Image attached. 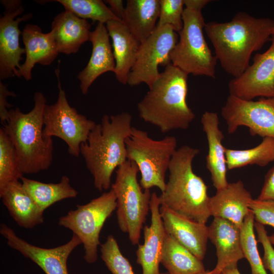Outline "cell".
Instances as JSON below:
<instances>
[{
	"label": "cell",
	"mask_w": 274,
	"mask_h": 274,
	"mask_svg": "<svg viewBox=\"0 0 274 274\" xmlns=\"http://www.w3.org/2000/svg\"><path fill=\"white\" fill-rule=\"evenodd\" d=\"M273 28L271 18L239 12L229 21L206 23L204 30L222 68L236 78L250 65L252 53L270 40Z\"/></svg>",
	"instance_id": "1"
},
{
	"label": "cell",
	"mask_w": 274,
	"mask_h": 274,
	"mask_svg": "<svg viewBox=\"0 0 274 274\" xmlns=\"http://www.w3.org/2000/svg\"><path fill=\"white\" fill-rule=\"evenodd\" d=\"M131 121L128 112L104 115L81 145L80 154L99 191L111 187L113 172L127 160L125 141L131 133Z\"/></svg>",
	"instance_id": "2"
},
{
	"label": "cell",
	"mask_w": 274,
	"mask_h": 274,
	"mask_svg": "<svg viewBox=\"0 0 274 274\" xmlns=\"http://www.w3.org/2000/svg\"><path fill=\"white\" fill-rule=\"evenodd\" d=\"M188 75L172 63L138 103L140 117L163 133L187 129L195 117L186 100Z\"/></svg>",
	"instance_id": "3"
},
{
	"label": "cell",
	"mask_w": 274,
	"mask_h": 274,
	"mask_svg": "<svg viewBox=\"0 0 274 274\" xmlns=\"http://www.w3.org/2000/svg\"><path fill=\"white\" fill-rule=\"evenodd\" d=\"M199 150L183 145L171 159L168 180L158 196L160 205L197 222L206 224L211 216L208 187L192 169Z\"/></svg>",
	"instance_id": "4"
},
{
	"label": "cell",
	"mask_w": 274,
	"mask_h": 274,
	"mask_svg": "<svg viewBox=\"0 0 274 274\" xmlns=\"http://www.w3.org/2000/svg\"><path fill=\"white\" fill-rule=\"evenodd\" d=\"M34 106L28 113L19 108L9 110L3 125L16 151L23 174H35L48 169L53 160L52 138L43 135V113L47 99L41 92L33 95Z\"/></svg>",
	"instance_id": "5"
},
{
	"label": "cell",
	"mask_w": 274,
	"mask_h": 274,
	"mask_svg": "<svg viewBox=\"0 0 274 274\" xmlns=\"http://www.w3.org/2000/svg\"><path fill=\"white\" fill-rule=\"evenodd\" d=\"M210 0H184L182 29L170 53L171 63L194 76L215 78L217 59L206 41L202 9Z\"/></svg>",
	"instance_id": "6"
},
{
	"label": "cell",
	"mask_w": 274,
	"mask_h": 274,
	"mask_svg": "<svg viewBox=\"0 0 274 274\" xmlns=\"http://www.w3.org/2000/svg\"><path fill=\"white\" fill-rule=\"evenodd\" d=\"M139 172L135 163L127 160L116 170L112 184L116 197V214L121 230L128 235L131 244H139L141 233L150 210V189L142 190L137 179Z\"/></svg>",
	"instance_id": "7"
},
{
	"label": "cell",
	"mask_w": 274,
	"mask_h": 274,
	"mask_svg": "<svg viewBox=\"0 0 274 274\" xmlns=\"http://www.w3.org/2000/svg\"><path fill=\"white\" fill-rule=\"evenodd\" d=\"M125 144L127 160L133 161L141 173L142 188L146 190L156 187L162 192L166 184V173L177 149L176 138L166 136L154 140L147 131L132 127Z\"/></svg>",
	"instance_id": "8"
},
{
	"label": "cell",
	"mask_w": 274,
	"mask_h": 274,
	"mask_svg": "<svg viewBox=\"0 0 274 274\" xmlns=\"http://www.w3.org/2000/svg\"><path fill=\"white\" fill-rule=\"evenodd\" d=\"M116 197L112 189L86 204L77 205L58 220V225L67 228L82 242L84 258L89 264L97 259L99 235L106 221L116 209Z\"/></svg>",
	"instance_id": "9"
},
{
	"label": "cell",
	"mask_w": 274,
	"mask_h": 274,
	"mask_svg": "<svg viewBox=\"0 0 274 274\" xmlns=\"http://www.w3.org/2000/svg\"><path fill=\"white\" fill-rule=\"evenodd\" d=\"M59 71V67L55 71L58 81L57 99L53 104H46L44 108L43 135L45 139L60 138L67 145L69 154L78 157L81 145L87 142L96 123L70 106L61 87Z\"/></svg>",
	"instance_id": "10"
},
{
	"label": "cell",
	"mask_w": 274,
	"mask_h": 274,
	"mask_svg": "<svg viewBox=\"0 0 274 274\" xmlns=\"http://www.w3.org/2000/svg\"><path fill=\"white\" fill-rule=\"evenodd\" d=\"M178 35L170 26L156 27L141 44L127 84L131 86L145 83L150 88L159 78V65L171 63L170 53L178 41Z\"/></svg>",
	"instance_id": "11"
},
{
	"label": "cell",
	"mask_w": 274,
	"mask_h": 274,
	"mask_svg": "<svg viewBox=\"0 0 274 274\" xmlns=\"http://www.w3.org/2000/svg\"><path fill=\"white\" fill-rule=\"evenodd\" d=\"M221 114L229 134L244 126L249 128L252 136L274 139V97H262L255 101L229 94Z\"/></svg>",
	"instance_id": "12"
},
{
	"label": "cell",
	"mask_w": 274,
	"mask_h": 274,
	"mask_svg": "<svg viewBox=\"0 0 274 274\" xmlns=\"http://www.w3.org/2000/svg\"><path fill=\"white\" fill-rule=\"evenodd\" d=\"M1 3L5 8L0 18V80H3L16 76L20 67V61L25 51L19 44L22 31L19 25L30 19L32 14L18 17L24 11L20 0H2Z\"/></svg>",
	"instance_id": "13"
},
{
	"label": "cell",
	"mask_w": 274,
	"mask_h": 274,
	"mask_svg": "<svg viewBox=\"0 0 274 274\" xmlns=\"http://www.w3.org/2000/svg\"><path fill=\"white\" fill-rule=\"evenodd\" d=\"M270 41L268 49L256 54L244 73L229 82L230 95L245 100L274 97V33Z\"/></svg>",
	"instance_id": "14"
},
{
	"label": "cell",
	"mask_w": 274,
	"mask_h": 274,
	"mask_svg": "<svg viewBox=\"0 0 274 274\" xmlns=\"http://www.w3.org/2000/svg\"><path fill=\"white\" fill-rule=\"evenodd\" d=\"M0 233L10 248L33 261L45 274H69L68 258L74 250L82 244L80 238L73 234L70 240L63 245L52 248H42L20 238L5 223L1 225Z\"/></svg>",
	"instance_id": "15"
},
{
	"label": "cell",
	"mask_w": 274,
	"mask_h": 274,
	"mask_svg": "<svg viewBox=\"0 0 274 274\" xmlns=\"http://www.w3.org/2000/svg\"><path fill=\"white\" fill-rule=\"evenodd\" d=\"M160 215L165 231L200 260L207 251L208 226L160 205Z\"/></svg>",
	"instance_id": "16"
},
{
	"label": "cell",
	"mask_w": 274,
	"mask_h": 274,
	"mask_svg": "<svg viewBox=\"0 0 274 274\" xmlns=\"http://www.w3.org/2000/svg\"><path fill=\"white\" fill-rule=\"evenodd\" d=\"M209 239L216 248L217 262L211 274H220L225 269L237 267L244 258L241 239V228L232 222L214 218L208 226Z\"/></svg>",
	"instance_id": "17"
},
{
	"label": "cell",
	"mask_w": 274,
	"mask_h": 274,
	"mask_svg": "<svg viewBox=\"0 0 274 274\" xmlns=\"http://www.w3.org/2000/svg\"><path fill=\"white\" fill-rule=\"evenodd\" d=\"M160 207L158 196L152 193L150 203L151 224L144 227V241L136 251V262L142 266V274H161L159 267L166 232Z\"/></svg>",
	"instance_id": "18"
},
{
	"label": "cell",
	"mask_w": 274,
	"mask_h": 274,
	"mask_svg": "<svg viewBox=\"0 0 274 274\" xmlns=\"http://www.w3.org/2000/svg\"><path fill=\"white\" fill-rule=\"evenodd\" d=\"M21 36L26 57L23 63L17 70L16 76L29 81L32 79V70L37 63L49 65L59 53L51 32L43 33L37 25L27 24Z\"/></svg>",
	"instance_id": "19"
},
{
	"label": "cell",
	"mask_w": 274,
	"mask_h": 274,
	"mask_svg": "<svg viewBox=\"0 0 274 274\" xmlns=\"http://www.w3.org/2000/svg\"><path fill=\"white\" fill-rule=\"evenodd\" d=\"M110 38L106 24L97 22L91 32L89 40L92 45L91 56L85 67L77 77L83 94L88 93L90 87L98 77L106 72L115 71V60Z\"/></svg>",
	"instance_id": "20"
},
{
	"label": "cell",
	"mask_w": 274,
	"mask_h": 274,
	"mask_svg": "<svg viewBox=\"0 0 274 274\" xmlns=\"http://www.w3.org/2000/svg\"><path fill=\"white\" fill-rule=\"evenodd\" d=\"M252 199L242 181L228 183L210 198V215L227 220L241 228L251 211L249 204Z\"/></svg>",
	"instance_id": "21"
},
{
	"label": "cell",
	"mask_w": 274,
	"mask_h": 274,
	"mask_svg": "<svg viewBox=\"0 0 274 274\" xmlns=\"http://www.w3.org/2000/svg\"><path fill=\"white\" fill-rule=\"evenodd\" d=\"M200 121L208 144L206 167L210 173L213 186L218 190L229 183L226 178L225 148L222 143L224 136L219 128V118L216 112L206 111Z\"/></svg>",
	"instance_id": "22"
},
{
	"label": "cell",
	"mask_w": 274,
	"mask_h": 274,
	"mask_svg": "<svg viewBox=\"0 0 274 274\" xmlns=\"http://www.w3.org/2000/svg\"><path fill=\"white\" fill-rule=\"evenodd\" d=\"M0 197L10 215L22 228L31 229L44 222V212L24 188L21 181L9 183Z\"/></svg>",
	"instance_id": "23"
},
{
	"label": "cell",
	"mask_w": 274,
	"mask_h": 274,
	"mask_svg": "<svg viewBox=\"0 0 274 274\" xmlns=\"http://www.w3.org/2000/svg\"><path fill=\"white\" fill-rule=\"evenodd\" d=\"M91 25L87 20L64 10L57 14L51 24L50 32L59 53H77L81 46L89 41Z\"/></svg>",
	"instance_id": "24"
},
{
	"label": "cell",
	"mask_w": 274,
	"mask_h": 274,
	"mask_svg": "<svg viewBox=\"0 0 274 274\" xmlns=\"http://www.w3.org/2000/svg\"><path fill=\"white\" fill-rule=\"evenodd\" d=\"M106 25L112 41L116 64L114 72L115 77L120 83L126 84L141 43L132 35L123 22L112 20L108 22Z\"/></svg>",
	"instance_id": "25"
},
{
	"label": "cell",
	"mask_w": 274,
	"mask_h": 274,
	"mask_svg": "<svg viewBox=\"0 0 274 274\" xmlns=\"http://www.w3.org/2000/svg\"><path fill=\"white\" fill-rule=\"evenodd\" d=\"M159 12V0H128L122 22L141 44L156 28Z\"/></svg>",
	"instance_id": "26"
},
{
	"label": "cell",
	"mask_w": 274,
	"mask_h": 274,
	"mask_svg": "<svg viewBox=\"0 0 274 274\" xmlns=\"http://www.w3.org/2000/svg\"><path fill=\"white\" fill-rule=\"evenodd\" d=\"M160 263L169 274H200L206 272L202 261L166 233Z\"/></svg>",
	"instance_id": "27"
},
{
	"label": "cell",
	"mask_w": 274,
	"mask_h": 274,
	"mask_svg": "<svg viewBox=\"0 0 274 274\" xmlns=\"http://www.w3.org/2000/svg\"><path fill=\"white\" fill-rule=\"evenodd\" d=\"M20 181L26 191L43 211L57 202L76 198L78 194L66 176H62L57 183H45L24 177Z\"/></svg>",
	"instance_id": "28"
},
{
	"label": "cell",
	"mask_w": 274,
	"mask_h": 274,
	"mask_svg": "<svg viewBox=\"0 0 274 274\" xmlns=\"http://www.w3.org/2000/svg\"><path fill=\"white\" fill-rule=\"evenodd\" d=\"M227 169L231 170L249 165L265 166L274 161V139L266 137L257 146L236 150L225 148Z\"/></svg>",
	"instance_id": "29"
},
{
	"label": "cell",
	"mask_w": 274,
	"mask_h": 274,
	"mask_svg": "<svg viewBox=\"0 0 274 274\" xmlns=\"http://www.w3.org/2000/svg\"><path fill=\"white\" fill-rule=\"evenodd\" d=\"M65 10L78 17L106 24L112 20L122 21L101 0H56Z\"/></svg>",
	"instance_id": "30"
},
{
	"label": "cell",
	"mask_w": 274,
	"mask_h": 274,
	"mask_svg": "<svg viewBox=\"0 0 274 274\" xmlns=\"http://www.w3.org/2000/svg\"><path fill=\"white\" fill-rule=\"evenodd\" d=\"M23 177L12 142L3 127L0 128V190L9 183Z\"/></svg>",
	"instance_id": "31"
},
{
	"label": "cell",
	"mask_w": 274,
	"mask_h": 274,
	"mask_svg": "<svg viewBox=\"0 0 274 274\" xmlns=\"http://www.w3.org/2000/svg\"><path fill=\"white\" fill-rule=\"evenodd\" d=\"M254 216L251 211L246 217L241 228V239L244 256L249 263L252 274H267L257 249L254 233Z\"/></svg>",
	"instance_id": "32"
},
{
	"label": "cell",
	"mask_w": 274,
	"mask_h": 274,
	"mask_svg": "<svg viewBox=\"0 0 274 274\" xmlns=\"http://www.w3.org/2000/svg\"><path fill=\"white\" fill-rule=\"evenodd\" d=\"M100 246L101 258L112 274H134L113 235H108L106 242Z\"/></svg>",
	"instance_id": "33"
},
{
	"label": "cell",
	"mask_w": 274,
	"mask_h": 274,
	"mask_svg": "<svg viewBox=\"0 0 274 274\" xmlns=\"http://www.w3.org/2000/svg\"><path fill=\"white\" fill-rule=\"evenodd\" d=\"M160 12L157 26L168 25L179 33L183 26L184 0H159Z\"/></svg>",
	"instance_id": "34"
},
{
	"label": "cell",
	"mask_w": 274,
	"mask_h": 274,
	"mask_svg": "<svg viewBox=\"0 0 274 274\" xmlns=\"http://www.w3.org/2000/svg\"><path fill=\"white\" fill-rule=\"evenodd\" d=\"M249 208L254 216L255 222L274 227V200L252 199Z\"/></svg>",
	"instance_id": "35"
},
{
	"label": "cell",
	"mask_w": 274,
	"mask_h": 274,
	"mask_svg": "<svg viewBox=\"0 0 274 274\" xmlns=\"http://www.w3.org/2000/svg\"><path fill=\"white\" fill-rule=\"evenodd\" d=\"M254 228L256 231L258 240L263 246L264 254L261 258L264 268L274 274V248L269 239L264 225L255 222Z\"/></svg>",
	"instance_id": "36"
},
{
	"label": "cell",
	"mask_w": 274,
	"mask_h": 274,
	"mask_svg": "<svg viewBox=\"0 0 274 274\" xmlns=\"http://www.w3.org/2000/svg\"><path fill=\"white\" fill-rule=\"evenodd\" d=\"M16 97L17 95L13 92L9 91L7 85H4L0 80V119L1 123L3 125L9 119L8 108H11L12 106L7 101L8 96Z\"/></svg>",
	"instance_id": "37"
},
{
	"label": "cell",
	"mask_w": 274,
	"mask_h": 274,
	"mask_svg": "<svg viewBox=\"0 0 274 274\" xmlns=\"http://www.w3.org/2000/svg\"><path fill=\"white\" fill-rule=\"evenodd\" d=\"M257 198L260 200H274V165L266 173L262 188Z\"/></svg>",
	"instance_id": "38"
},
{
	"label": "cell",
	"mask_w": 274,
	"mask_h": 274,
	"mask_svg": "<svg viewBox=\"0 0 274 274\" xmlns=\"http://www.w3.org/2000/svg\"><path fill=\"white\" fill-rule=\"evenodd\" d=\"M105 2L108 3L110 6V9L113 13L118 17L122 22L124 17L125 7L123 6L122 0H107Z\"/></svg>",
	"instance_id": "39"
},
{
	"label": "cell",
	"mask_w": 274,
	"mask_h": 274,
	"mask_svg": "<svg viewBox=\"0 0 274 274\" xmlns=\"http://www.w3.org/2000/svg\"><path fill=\"white\" fill-rule=\"evenodd\" d=\"M222 274H241L237 267L225 269L222 272Z\"/></svg>",
	"instance_id": "40"
},
{
	"label": "cell",
	"mask_w": 274,
	"mask_h": 274,
	"mask_svg": "<svg viewBox=\"0 0 274 274\" xmlns=\"http://www.w3.org/2000/svg\"><path fill=\"white\" fill-rule=\"evenodd\" d=\"M269 239L271 244L274 245V233L269 236Z\"/></svg>",
	"instance_id": "41"
},
{
	"label": "cell",
	"mask_w": 274,
	"mask_h": 274,
	"mask_svg": "<svg viewBox=\"0 0 274 274\" xmlns=\"http://www.w3.org/2000/svg\"><path fill=\"white\" fill-rule=\"evenodd\" d=\"M200 274H211L209 273V271H206L203 273H200ZM220 274H222V273H220Z\"/></svg>",
	"instance_id": "42"
},
{
	"label": "cell",
	"mask_w": 274,
	"mask_h": 274,
	"mask_svg": "<svg viewBox=\"0 0 274 274\" xmlns=\"http://www.w3.org/2000/svg\"><path fill=\"white\" fill-rule=\"evenodd\" d=\"M161 274H169L168 273H161Z\"/></svg>",
	"instance_id": "43"
},
{
	"label": "cell",
	"mask_w": 274,
	"mask_h": 274,
	"mask_svg": "<svg viewBox=\"0 0 274 274\" xmlns=\"http://www.w3.org/2000/svg\"><path fill=\"white\" fill-rule=\"evenodd\" d=\"M274 33V28L273 29V30H272V33Z\"/></svg>",
	"instance_id": "44"
}]
</instances>
